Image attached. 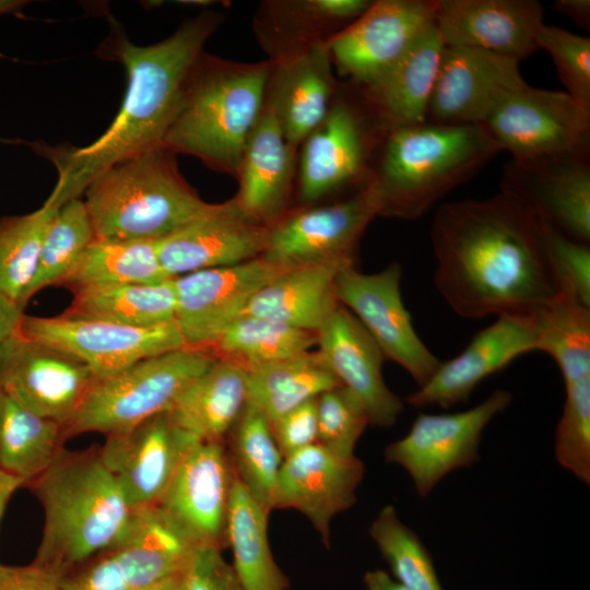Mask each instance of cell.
<instances>
[{"instance_id": "obj_1", "label": "cell", "mask_w": 590, "mask_h": 590, "mask_svg": "<svg viewBox=\"0 0 590 590\" xmlns=\"http://www.w3.org/2000/svg\"><path fill=\"white\" fill-rule=\"evenodd\" d=\"M430 240L434 284L463 318H538L558 294L541 217L507 190L442 204Z\"/></svg>"}, {"instance_id": "obj_2", "label": "cell", "mask_w": 590, "mask_h": 590, "mask_svg": "<svg viewBox=\"0 0 590 590\" xmlns=\"http://www.w3.org/2000/svg\"><path fill=\"white\" fill-rule=\"evenodd\" d=\"M224 15L203 11L185 20L158 43L133 44L117 23L99 47V56L120 62L127 74L125 96L109 127L84 146L25 142L57 169L56 186L46 201L61 208L82 198L90 182L123 161L164 145L184 79Z\"/></svg>"}, {"instance_id": "obj_3", "label": "cell", "mask_w": 590, "mask_h": 590, "mask_svg": "<svg viewBox=\"0 0 590 590\" xmlns=\"http://www.w3.org/2000/svg\"><path fill=\"white\" fill-rule=\"evenodd\" d=\"M30 486L44 509L43 535L32 564L62 578L109 550L131 507L103 464L98 448H64Z\"/></svg>"}, {"instance_id": "obj_4", "label": "cell", "mask_w": 590, "mask_h": 590, "mask_svg": "<svg viewBox=\"0 0 590 590\" xmlns=\"http://www.w3.org/2000/svg\"><path fill=\"white\" fill-rule=\"evenodd\" d=\"M502 152L484 125L391 128L366 187L378 215L415 220Z\"/></svg>"}, {"instance_id": "obj_5", "label": "cell", "mask_w": 590, "mask_h": 590, "mask_svg": "<svg viewBox=\"0 0 590 590\" xmlns=\"http://www.w3.org/2000/svg\"><path fill=\"white\" fill-rule=\"evenodd\" d=\"M270 62H237L202 50L189 68L164 146L237 175L246 142L264 107Z\"/></svg>"}, {"instance_id": "obj_6", "label": "cell", "mask_w": 590, "mask_h": 590, "mask_svg": "<svg viewBox=\"0 0 590 590\" xmlns=\"http://www.w3.org/2000/svg\"><path fill=\"white\" fill-rule=\"evenodd\" d=\"M83 196L98 240H158L210 205L164 145L104 170Z\"/></svg>"}, {"instance_id": "obj_7", "label": "cell", "mask_w": 590, "mask_h": 590, "mask_svg": "<svg viewBox=\"0 0 590 590\" xmlns=\"http://www.w3.org/2000/svg\"><path fill=\"white\" fill-rule=\"evenodd\" d=\"M388 130L361 88L340 82L328 114L298 148L299 201L311 205L346 189L364 188Z\"/></svg>"}, {"instance_id": "obj_8", "label": "cell", "mask_w": 590, "mask_h": 590, "mask_svg": "<svg viewBox=\"0 0 590 590\" xmlns=\"http://www.w3.org/2000/svg\"><path fill=\"white\" fill-rule=\"evenodd\" d=\"M215 359L210 350L186 346L97 378L63 427L64 437L90 432L107 436L169 411L182 389Z\"/></svg>"}, {"instance_id": "obj_9", "label": "cell", "mask_w": 590, "mask_h": 590, "mask_svg": "<svg viewBox=\"0 0 590 590\" xmlns=\"http://www.w3.org/2000/svg\"><path fill=\"white\" fill-rule=\"evenodd\" d=\"M511 401L508 390L496 389L467 411L420 412L406 435L386 446L385 460L403 468L417 495L424 498L447 474L480 460L479 446L485 427Z\"/></svg>"}, {"instance_id": "obj_10", "label": "cell", "mask_w": 590, "mask_h": 590, "mask_svg": "<svg viewBox=\"0 0 590 590\" xmlns=\"http://www.w3.org/2000/svg\"><path fill=\"white\" fill-rule=\"evenodd\" d=\"M484 126L517 163L589 154L590 114L566 92L526 84L509 94Z\"/></svg>"}, {"instance_id": "obj_11", "label": "cell", "mask_w": 590, "mask_h": 590, "mask_svg": "<svg viewBox=\"0 0 590 590\" xmlns=\"http://www.w3.org/2000/svg\"><path fill=\"white\" fill-rule=\"evenodd\" d=\"M377 215L366 186L328 204L294 209L269 228L261 257L285 269L354 266L359 239Z\"/></svg>"}, {"instance_id": "obj_12", "label": "cell", "mask_w": 590, "mask_h": 590, "mask_svg": "<svg viewBox=\"0 0 590 590\" xmlns=\"http://www.w3.org/2000/svg\"><path fill=\"white\" fill-rule=\"evenodd\" d=\"M401 278L402 268L397 262L371 274L346 266L335 274L334 294L370 334L385 358L403 367L421 387L441 362L413 327L401 295Z\"/></svg>"}, {"instance_id": "obj_13", "label": "cell", "mask_w": 590, "mask_h": 590, "mask_svg": "<svg viewBox=\"0 0 590 590\" xmlns=\"http://www.w3.org/2000/svg\"><path fill=\"white\" fill-rule=\"evenodd\" d=\"M17 333L78 358L97 378L116 374L141 359L186 347L175 320L141 328L62 315L24 314Z\"/></svg>"}, {"instance_id": "obj_14", "label": "cell", "mask_w": 590, "mask_h": 590, "mask_svg": "<svg viewBox=\"0 0 590 590\" xmlns=\"http://www.w3.org/2000/svg\"><path fill=\"white\" fill-rule=\"evenodd\" d=\"M436 0H377L327 48L335 73L366 86L388 72L435 24Z\"/></svg>"}, {"instance_id": "obj_15", "label": "cell", "mask_w": 590, "mask_h": 590, "mask_svg": "<svg viewBox=\"0 0 590 590\" xmlns=\"http://www.w3.org/2000/svg\"><path fill=\"white\" fill-rule=\"evenodd\" d=\"M97 379L78 358L17 332L0 354V391L31 412L63 427Z\"/></svg>"}, {"instance_id": "obj_16", "label": "cell", "mask_w": 590, "mask_h": 590, "mask_svg": "<svg viewBox=\"0 0 590 590\" xmlns=\"http://www.w3.org/2000/svg\"><path fill=\"white\" fill-rule=\"evenodd\" d=\"M199 442L167 411L126 430L107 435L98 453L128 505L135 508L160 502Z\"/></svg>"}, {"instance_id": "obj_17", "label": "cell", "mask_w": 590, "mask_h": 590, "mask_svg": "<svg viewBox=\"0 0 590 590\" xmlns=\"http://www.w3.org/2000/svg\"><path fill=\"white\" fill-rule=\"evenodd\" d=\"M284 270L258 257L174 278L175 322L185 345L211 350L251 297Z\"/></svg>"}, {"instance_id": "obj_18", "label": "cell", "mask_w": 590, "mask_h": 590, "mask_svg": "<svg viewBox=\"0 0 590 590\" xmlns=\"http://www.w3.org/2000/svg\"><path fill=\"white\" fill-rule=\"evenodd\" d=\"M526 84L516 59L445 46L425 122L484 125L509 94Z\"/></svg>"}, {"instance_id": "obj_19", "label": "cell", "mask_w": 590, "mask_h": 590, "mask_svg": "<svg viewBox=\"0 0 590 590\" xmlns=\"http://www.w3.org/2000/svg\"><path fill=\"white\" fill-rule=\"evenodd\" d=\"M269 227L249 216L235 198L210 203L204 212L156 240L161 263L170 278L261 257Z\"/></svg>"}, {"instance_id": "obj_20", "label": "cell", "mask_w": 590, "mask_h": 590, "mask_svg": "<svg viewBox=\"0 0 590 590\" xmlns=\"http://www.w3.org/2000/svg\"><path fill=\"white\" fill-rule=\"evenodd\" d=\"M363 461L314 444L283 459L273 509L302 512L330 546L332 519L351 508L364 477Z\"/></svg>"}, {"instance_id": "obj_21", "label": "cell", "mask_w": 590, "mask_h": 590, "mask_svg": "<svg viewBox=\"0 0 590 590\" xmlns=\"http://www.w3.org/2000/svg\"><path fill=\"white\" fill-rule=\"evenodd\" d=\"M538 318L500 316L456 357L440 363L434 375L405 401L416 409H450L469 401L476 386L519 356L538 350Z\"/></svg>"}, {"instance_id": "obj_22", "label": "cell", "mask_w": 590, "mask_h": 590, "mask_svg": "<svg viewBox=\"0 0 590 590\" xmlns=\"http://www.w3.org/2000/svg\"><path fill=\"white\" fill-rule=\"evenodd\" d=\"M235 480L224 441H200L186 458L157 505L199 545L224 547Z\"/></svg>"}, {"instance_id": "obj_23", "label": "cell", "mask_w": 590, "mask_h": 590, "mask_svg": "<svg viewBox=\"0 0 590 590\" xmlns=\"http://www.w3.org/2000/svg\"><path fill=\"white\" fill-rule=\"evenodd\" d=\"M318 353L341 386L366 408L369 425L389 428L404 410L382 376L384 354L357 320L340 303L317 331Z\"/></svg>"}, {"instance_id": "obj_24", "label": "cell", "mask_w": 590, "mask_h": 590, "mask_svg": "<svg viewBox=\"0 0 590 590\" xmlns=\"http://www.w3.org/2000/svg\"><path fill=\"white\" fill-rule=\"evenodd\" d=\"M445 46L479 48L520 61L536 51L544 14L535 0H436Z\"/></svg>"}, {"instance_id": "obj_25", "label": "cell", "mask_w": 590, "mask_h": 590, "mask_svg": "<svg viewBox=\"0 0 590 590\" xmlns=\"http://www.w3.org/2000/svg\"><path fill=\"white\" fill-rule=\"evenodd\" d=\"M589 154H573L528 163L511 161L503 190L577 241L590 240Z\"/></svg>"}, {"instance_id": "obj_26", "label": "cell", "mask_w": 590, "mask_h": 590, "mask_svg": "<svg viewBox=\"0 0 590 590\" xmlns=\"http://www.w3.org/2000/svg\"><path fill=\"white\" fill-rule=\"evenodd\" d=\"M268 61L264 104L287 142L298 149L328 114L340 82L327 45Z\"/></svg>"}, {"instance_id": "obj_27", "label": "cell", "mask_w": 590, "mask_h": 590, "mask_svg": "<svg viewBox=\"0 0 590 590\" xmlns=\"http://www.w3.org/2000/svg\"><path fill=\"white\" fill-rule=\"evenodd\" d=\"M297 162L298 149L287 142L264 104L243 151L234 198L249 216L270 228L292 211Z\"/></svg>"}, {"instance_id": "obj_28", "label": "cell", "mask_w": 590, "mask_h": 590, "mask_svg": "<svg viewBox=\"0 0 590 590\" xmlns=\"http://www.w3.org/2000/svg\"><path fill=\"white\" fill-rule=\"evenodd\" d=\"M369 0H270L259 5L253 32L270 61L317 47L358 19Z\"/></svg>"}, {"instance_id": "obj_29", "label": "cell", "mask_w": 590, "mask_h": 590, "mask_svg": "<svg viewBox=\"0 0 590 590\" xmlns=\"http://www.w3.org/2000/svg\"><path fill=\"white\" fill-rule=\"evenodd\" d=\"M196 547L155 504L131 508L122 532L107 551L131 590L180 575Z\"/></svg>"}, {"instance_id": "obj_30", "label": "cell", "mask_w": 590, "mask_h": 590, "mask_svg": "<svg viewBox=\"0 0 590 590\" xmlns=\"http://www.w3.org/2000/svg\"><path fill=\"white\" fill-rule=\"evenodd\" d=\"M444 48L434 24L388 72L357 85L388 129L425 122Z\"/></svg>"}, {"instance_id": "obj_31", "label": "cell", "mask_w": 590, "mask_h": 590, "mask_svg": "<svg viewBox=\"0 0 590 590\" xmlns=\"http://www.w3.org/2000/svg\"><path fill=\"white\" fill-rule=\"evenodd\" d=\"M248 402L246 371L217 358L179 393L169 414L200 441H224Z\"/></svg>"}, {"instance_id": "obj_32", "label": "cell", "mask_w": 590, "mask_h": 590, "mask_svg": "<svg viewBox=\"0 0 590 590\" xmlns=\"http://www.w3.org/2000/svg\"><path fill=\"white\" fill-rule=\"evenodd\" d=\"M341 268L304 266L284 270L248 302L241 316H253L316 332L339 305L334 278Z\"/></svg>"}, {"instance_id": "obj_33", "label": "cell", "mask_w": 590, "mask_h": 590, "mask_svg": "<svg viewBox=\"0 0 590 590\" xmlns=\"http://www.w3.org/2000/svg\"><path fill=\"white\" fill-rule=\"evenodd\" d=\"M270 510L235 477L227 510L225 542L244 590H287L290 582L276 564L269 543Z\"/></svg>"}, {"instance_id": "obj_34", "label": "cell", "mask_w": 590, "mask_h": 590, "mask_svg": "<svg viewBox=\"0 0 590 590\" xmlns=\"http://www.w3.org/2000/svg\"><path fill=\"white\" fill-rule=\"evenodd\" d=\"M72 294L62 316L141 328L175 320L174 278L158 283L87 287Z\"/></svg>"}, {"instance_id": "obj_35", "label": "cell", "mask_w": 590, "mask_h": 590, "mask_svg": "<svg viewBox=\"0 0 590 590\" xmlns=\"http://www.w3.org/2000/svg\"><path fill=\"white\" fill-rule=\"evenodd\" d=\"M173 279L164 270L156 240L95 239L57 286L71 292L121 284L158 283Z\"/></svg>"}, {"instance_id": "obj_36", "label": "cell", "mask_w": 590, "mask_h": 590, "mask_svg": "<svg viewBox=\"0 0 590 590\" xmlns=\"http://www.w3.org/2000/svg\"><path fill=\"white\" fill-rule=\"evenodd\" d=\"M63 426L44 418L0 391V470L26 486L63 449Z\"/></svg>"}, {"instance_id": "obj_37", "label": "cell", "mask_w": 590, "mask_h": 590, "mask_svg": "<svg viewBox=\"0 0 590 590\" xmlns=\"http://www.w3.org/2000/svg\"><path fill=\"white\" fill-rule=\"evenodd\" d=\"M246 377L248 403L269 423L340 386L317 351L248 370Z\"/></svg>"}, {"instance_id": "obj_38", "label": "cell", "mask_w": 590, "mask_h": 590, "mask_svg": "<svg viewBox=\"0 0 590 590\" xmlns=\"http://www.w3.org/2000/svg\"><path fill=\"white\" fill-rule=\"evenodd\" d=\"M316 344V332L270 319L240 316L210 351L217 358L248 371L307 353Z\"/></svg>"}, {"instance_id": "obj_39", "label": "cell", "mask_w": 590, "mask_h": 590, "mask_svg": "<svg viewBox=\"0 0 590 590\" xmlns=\"http://www.w3.org/2000/svg\"><path fill=\"white\" fill-rule=\"evenodd\" d=\"M229 436L235 477L271 511L283 457L269 421L247 402Z\"/></svg>"}, {"instance_id": "obj_40", "label": "cell", "mask_w": 590, "mask_h": 590, "mask_svg": "<svg viewBox=\"0 0 590 590\" xmlns=\"http://www.w3.org/2000/svg\"><path fill=\"white\" fill-rule=\"evenodd\" d=\"M95 239L83 198L66 202L47 226L35 273L20 305L24 308L37 292L48 286H57Z\"/></svg>"}, {"instance_id": "obj_41", "label": "cell", "mask_w": 590, "mask_h": 590, "mask_svg": "<svg viewBox=\"0 0 590 590\" xmlns=\"http://www.w3.org/2000/svg\"><path fill=\"white\" fill-rule=\"evenodd\" d=\"M369 535L390 568L393 579L408 590H444L430 552L404 524L392 505L380 509Z\"/></svg>"}, {"instance_id": "obj_42", "label": "cell", "mask_w": 590, "mask_h": 590, "mask_svg": "<svg viewBox=\"0 0 590 590\" xmlns=\"http://www.w3.org/2000/svg\"><path fill=\"white\" fill-rule=\"evenodd\" d=\"M59 209L45 201L31 213L0 217V291L19 306L35 273L47 226Z\"/></svg>"}, {"instance_id": "obj_43", "label": "cell", "mask_w": 590, "mask_h": 590, "mask_svg": "<svg viewBox=\"0 0 590 590\" xmlns=\"http://www.w3.org/2000/svg\"><path fill=\"white\" fill-rule=\"evenodd\" d=\"M554 452L558 464L585 485L590 484V377L565 385Z\"/></svg>"}, {"instance_id": "obj_44", "label": "cell", "mask_w": 590, "mask_h": 590, "mask_svg": "<svg viewBox=\"0 0 590 590\" xmlns=\"http://www.w3.org/2000/svg\"><path fill=\"white\" fill-rule=\"evenodd\" d=\"M369 425L361 399L343 386L318 397L317 444L343 456H353L357 441Z\"/></svg>"}, {"instance_id": "obj_45", "label": "cell", "mask_w": 590, "mask_h": 590, "mask_svg": "<svg viewBox=\"0 0 590 590\" xmlns=\"http://www.w3.org/2000/svg\"><path fill=\"white\" fill-rule=\"evenodd\" d=\"M539 49L551 56L566 93L590 114V39L544 24L536 35Z\"/></svg>"}, {"instance_id": "obj_46", "label": "cell", "mask_w": 590, "mask_h": 590, "mask_svg": "<svg viewBox=\"0 0 590 590\" xmlns=\"http://www.w3.org/2000/svg\"><path fill=\"white\" fill-rule=\"evenodd\" d=\"M541 234L558 293L590 307L589 244L571 239L542 217Z\"/></svg>"}, {"instance_id": "obj_47", "label": "cell", "mask_w": 590, "mask_h": 590, "mask_svg": "<svg viewBox=\"0 0 590 590\" xmlns=\"http://www.w3.org/2000/svg\"><path fill=\"white\" fill-rule=\"evenodd\" d=\"M222 547L199 545L179 575V590H244Z\"/></svg>"}, {"instance_id": "obj_48", "label": "cell", "mask_w": 590, "mask_h": 590, "mask_svg": "<svg viewBox=\"0 0 590 590\" xmlns=\"http://www.w3.org/2000/svg\"><path fill=\"white\" fill-rule=\"evenodd\" d=\"M270 425L283 459L317 444L318 398L297 405Z\"/></svg>"}, {"instance_id": "obj_49", "label": "cell", "mask_w": 590, "mask_h": 590, "mask_svg": "<svg viewBox=\"0 0 590 590\" xmlns=\"http://www.w3.org/2000/svg\"><path fill=\"white\" fill-rule=\"evenodd\" d=\"M61 590H130L114 555L105 551L60 578Z\"/></svg>"}, {"instance_id": "obj_50", "label": "cell", "mask_w": 590, "mask_h": 590, "mask_svg": "<svg viewBox=\"0 0 590 590\" xmlns=\"http://www.w3.org/2000/svg\"><path fill=\"white\" fill-rule=\"evenodd\" d=\"M0 590H61L60 578L34 564L27 566L0 564Z\"/></svg>"}, {"instance_id": "obj_51", "label": "cell", "mask_w": 590, "mask_h": 590, "mask_svg": "<svg viewBox=\"0 0 590 590\" xmlns=\"http://www.w3.org/2000/svg\"><path fill=\"white\" fill-rule=\"evenodd\" d=\"M23 310L0 291V354L7 340L17 332Z\"/></svg>"}, {"instance_id": "obj_52", "label": "cell", "mask_w": 590, "mask_h": 590, "mask_svg": "<svg viewBox=\"0 0 590 590\" xmlns=\"http://www.w3.org/2000/svg\"><path fill=\"white\" fill-rule=\"evenodd\" d=\"M554 9L574 21L583 28H589L590 24V1L589 0H557L553 4Z\"/></svg>"}, {"instance_id": "obj_53", "label": "cell", "mask_w": 590, "mask_h": 590, "mask_svg": "<svg viewBox=\"0 0 590 590\" xmlns=\"http://www.w3.org/2000/svg\"><path fill=\"white\" fill-rule=\"evenodd\" d=\"M366 590H408L382 569L369 570L364 576Z\"/></svg>"}, {"instance_id": "obj_54", "label": "cell", "mask_w": 590, "mask_h": 590, "mask_svg": "<svg viewBox=\"0 0 590 590\" xmlns=\"http://www.w3.org/2000/svg\"><path fill=\"white\" fill-rule=\"evenodd\" d=\"M21 486H23L21 480L0 470V522L12 495Z\"/></svg>"}, {"instance_id": "obj_55", "label": "cell", "mask_w": 590, "mask_h": 590, "mask_svg": "<svg viewBox=\"0 0 590 590\" xmlns=\"http://www.w3.org/2000/svg\"><path fill=\"white\" fill-rule=\"evenodd\" d=\"M28 2L24 0H0V17L4 15H21ZM5 56L0 51V59Z\"/></svg>"}, {"instance_id": "obj_56", "label": "cell", "mask_w": 590, "mask_h": 590, "mask_svg": "<svg viewBox=\"0 0 590 590\" xmlns=\"http://www.w3.org/2000/svg\"><path fill=\"white\" fill-rule=\"evenodd\" d=\"M131 590H179V575Z\"/></svg>"}]
</instances>
